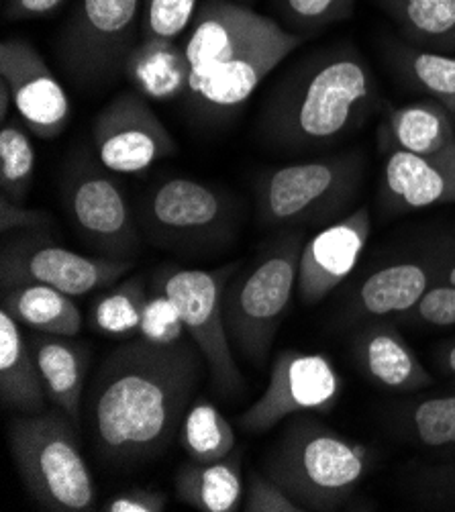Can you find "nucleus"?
<instances>
[{"label": "nucleus", "instance_id": "f257e3e1", "mask_svg": "<svg viewBox=\"0 0 455 512\" xmlns=\"http://www.w3.org/2000/svg\"><path fill=\"white\" fill-rule=\"evenodd\" d=\"M205 357L192 339L119 345L90 394V429L105 462L127 466L158 455L188 413Z\"/></svg>", "mask_w": 455, "mask_h": 512}, {"label": "nucleus", "instance_id": "f03ea898", "mask_svg": "<svg viewBox=\"0 0 455 512\" xmlns=\"http://www.w3.org/2000/svg\"><path fill=\"white\" fill-rule=\"evenodd\" d=\"M378 107L372 68L356 47L341 43L317 49L278 82L258 129L274 151L300 156L358 131Z\"/></svg>", "mask_w": 455, "mask_h": 512}, {"label": "nucleus", "instance_id": "7ed1b4c3", "mask_svg": "<svg viewBox=\"0 0 455 512\" xmlns=\"http://www.w3.org/2000/svg\"><path fill=\"white\" fill-rule=\"evenodd\" d=\"M370 470V451L360 441L313 419L288 425L266 457V474L302 510L343 506Z\"/></svg>", "mask_w": 455, "mask_h": 512}, {"label": "nucleus", "instance_id": "20e7f679", "mask_svg": "<svg viewBox=\"0 0 455 512\" xmlns=\"http://www.w3.org/2000/svg\"><path fill=\"white\" fill-rule=\"evenodd\" d=\"M9 443L21 480L41 508L94 510L96 486L68 415H21L9 425Z\"/></svg>", "mask_w": 455, "mask_h": 512}, {"label": "nucleus", "instance_id": "39448f33", "mask_svg": "<svg viewBox=\"0 0 455 512\" xmlns=\"http://www.w3.org/2000/svg\"><path fill=\"white\" fill-rule=\"evenodd\" d=\"M362 180L360 153L286 164L260 178L258 215L272 227L331 223L356 198Z\"/></svg>", "mask_w": 455, "mask_h": 512}, {"label": "nucleus", "instance_id": "423d86ee", "mask_svg": "<svg viewBox=\"0 0 455 512\" xmlns=\"http://www.w3.org/2000/svg\"><path fill=\"white\" fill-rule=\"evenodd\" d=\"M141 15L143 0H78L56 45L68 80L96 90L125 76V62L141 39Z\"/></svg>", "mask_w": 455, "mask_h": 512}, {"label": "nucleus", "instance_id": "0eeeda50", "mask_svg": "<svg viewBox=\"0 0 455 512\" xmlns=\"http://www.w3.org/2000/svg\"><path fill=\"white\" fill-rule=\"evenodd\" d=\"M302 235L292 233L278 241L260 264L225 296V321L233 347L251 364L264 366L284 319L302 253Z\"/></svg>", "mask_w": 455, "mask_h": 512}, {"label": "nucleus", "instance_id": "6e6552de", "mask_svg": "<svg viewBox=\"0 0 455 512\" xmlns=\"http://www.w3.org/2000/svg\"><path fill=\"white\" fill-rule=\"evenodd\" d=\"M225 278L227 272L170 268L154 280V288L176 304L186 335L205 357L213 386L223 396L235 398L245 390V382L235 364L225 321Z\"/></svg>", "mask_w": 455, "mask_h": 512}, {"label": "nucleus", "instance_id": "1a4fd4ad", "mask_svg": "<svg viewBox=\"0 0 455 512\" xmlns=\"http://www.w3.org/2000/svg\"><path fill=\"white\" fill-rule=\"evenodd\" d=\"M100 162L78 158L64 178V207L82 239L105 258L129 260L141 237L123 186Z\"/></svg>", "mask_w": 455, "mask_h": 512}, {"label": "nucleus", "instance_id": "9d476101", "mask_svg": "<svg viewBox=\"0 0 455 512\" xmlns=\"http://www.w3.org/2000/svg\"><path fill=\"white\" fill-rule=\"evenodd\" d=\"M129 266V260L82 255L45 233H13L0 255V280L3 288L45 284L68 296H84L117 284Z\"/></svg>", "mask_w": 455, "mask_h": 512}, {"label": "nucleus", "instance_id": "9b49d317", "mask_svg": "<svg viewBox=\"0 0 455 512\" xmlns=\"http://www.w3.org/2000/svg\"><path fill=\"white\" fill-rule=\"evenodd\" d=\"M147 237L162 245H196L223 239L235 221L231 198L192 178H170L141 198Z\"/></svg>", "mask_w": 455, "mask_h": 512}, {"label": "nucleus", "instance_id": "f8f14e48", "mask_svg": "<svg viewBox=\"0 0 455 512\" xmlns=\"http://www.w3.org/2000/svg\"><path fill=\"white\" fill-rule=\"evenodd\" d=\"M341 376L323 353L282 351L262 398L239 417L247 433H266L280 421L302 413H329L341 398Z\"/></svg>", "mask_w": 455, "mask_h": 512}, {"label": "nucleus", "instance_id": "ddd939ff", "mask_svg": "<svg viewBox=\"0 0 455 512\" xmlns=\"http://www.w3.org/2000/svg\"><path fill=\"white\" fill-rule=\"evenodd\" d=\"M96 160L113 174H141L172 158L178 143L137 90L115 96L92 123Z\"/></svg>", "mask_w": 455, "mask_h": 512}, {"label": "nucleus", "instance_id": "4468645a", "mask_svg": "<svg viewBox=\"0 0 455 512\" xmlns=\"http://www.w3.org/2000/svg\"><path fill=\"white\" fill-rule=\"evenodd\" d=\"M0 78L9 84L13 107L35 137L56 139L64 133L70 121V98L33 43L21 37L3 41Z\"/></svg>", "mask_w": 455, "mask_h": 512}, {"label": "nucleus", "instance_id": "2eb2a0df", "mask_svg": "<svg viewBox=\"0 0 455 512\" xmlns=\"http://www.w3.org/2000/svg\"><path fill=\"white\" fill-rule=\"evenodd\" d=\"M280 27L278 21L233 0H202L184 39L190 64L188 86L213 68L245 54Z\"/></svg>", "mask_w": 455, "mask_h": 512}, {"label": "nucleus", "instance_id": "dca6fc26", "mask_svg": "<svg viewBox=\"0 0 455 512\" xmlns=\"http://www.w3.org/2000/svg\"><path fill=\"white\" fill-rule=\"evenodd\" d=\"M305 37L280 27L245 54L213 68L198 82L188 86V100L205 113H229L258 90V86L292 54Z\"/></svg>", "mask_w": 455, "mask_h": 512}, {"label": "nucleus", "instance_id": "f3484780", "mask_svg": "<svg viewBox=\"0 0 455 512\" xmlns=\"http://www.w3.org/2000/svg\"><path fill=\"white\" fill-rule=\"evenodd\" d=\"M372 233L368 207L323 227L302 245L298 266V296L315 304L327 298L356 270Z\"/></svg>", "mask_w": 455, "mask_h": 512}, {"label": "nucleus", "instance_id": "a211bd4d", "mask_svg": "<svg viewBox=\"0 0 455 512\" xmlns=\"http://www.w3.org/2000/svg\"><path fill=\"white\" fill-rule=\"evenodd\" d=\"M380 198L390 213L455 202V143L429 156L386 151Z\"/></svg>", "mask_w": 455, "mask_h": 512}, {"label": "nucleus", "instance_id": "6ab92c4d", "mask_svg": "<svg viewBox=\"0 0 455 512\" xmlns=\"http://www.w3.org/2000/svg\"><path fill=\"white\" fill-rule=\"evenodd\" d=\"M356 357L366 376L388 390L413 392L433 384L411 345L384 321H374L358 335Z\"/></svg>", "mask_w": 455, "mask_h": 512}, {"label": "nucleus", "instance_id": "aec40b11", "mask_svg": "<svg viewBox=\"0 0 455 512\" xmlns=\"http://www.w3.org/2000/svg\"><path fill=\"white\" fill-rule=\"evenodd\" d=\"M29 343L47 398L58 406V411L68 415L74 425H78L88 368L86 347L82 343H74L72 337L41 331H35Z\"/></svg>", "mask_w": 455, "mask_h": 512}, {"label": "nucleus", "instance_id": "412c9836", "mask_svg": "<svg viewBox=\"0 0 455 512\" xmlns=\"http://www.w3.org/2000/svg\"><path fill=\"white\" fill-rule=\"evenodd\" d=\"M433 280L427 260L388 264L360 284L353 296V315L362 319H386L411 313Z\"/></svg>", "mask_w": 455, "mask_h": 512}, {"label": "nucleus", "instance_id": "4be33fe9", "mask_svg": "<svg viewBox=\"0 0 455 512\" xmlns=\"http://www.w3.org/2000/svg\"><path fill=\"white\" fill-rule=\"evenodd\" d=\"M382 151H407L429 156L455 143L453 115L435 100L388 107L378 131Z\"/></svg>", "mask_w": 455, "mask_h": 512}, {"label": "nucleus", "instance_id": "5701e85b", "mask_svg": "<svg viewBox=\"0 0 455 512\" xmlns=\"http://www.w3.org/2000/svg\"><path fill=\"white\" fill-rule=\"evenodd\" d=\"M125 78L147 100L170 102L188 92L190 64L174 39L141 37L125 62Z\"/></svg>", "mask_w": 455, "mask_h": 512}, {"label": "nucleus", "instance_id": "b1692460", "mask_svg": "<svg viewBox=\"0 0 455 512\" xmlns=\"http://www.w3.org/2000/svg\"><path fill=\"white\" fill-rule=\"evenodd\" d=\"M0 398L19 415H39L47 411L49 400L31 343L7 311L0 313Z\"/></svg>", "mask_w": 455, "mask_h": 512}, {"label": "nucleus", "instance_id": "393cba45", "mask_svg": "<svg viewBox=\"0 0 455 512\" xmlns=\"http://www.w3.org/2000/svg\"><path fill=\"white\" fill-rule=\"evenodd\" d=\"M72 298L45 284H21L5 288L3 311L29 329L76 337L82 329V313Z\"/></svg>", "mask_w": 455, "mask_h": 512}, {"label": "nucleus", "instance_id": "a878e982", "mask_svg": "<svg viewBox=\"0 0 455 512\" xmlns=\"http://www.w3.org/2000/svg\"><path fill=\"white\" fill-rule=\"evenodd\" d=\"M404 41L431 51L455 49V0H378Z\"/></svg>", "mask_w": 455, "mask_h": 512}, {"label": "nucleus", "instance_id": "bb28decb", "mask_svg": "<svg viewBox=\"0 0 455 512\" xmlns=\"http://www.w3.org/2000/svg\"><path fill=\"white\" fill-rule=\"evenodd\" d=\"M176 494L202 512H233L241 504L243 480L237 459L184 466L176 476Z\"/></svg>", "mask_w": 455, "mask_h": 512}, {"label": "nucleus", "instance_id": "cd10ccee", "mask_svg": "<svg viewBox=\"0 0 455 512\" xmlns=\"http://www.w3.org/2000/svg\"><path fill=\"white\" fill-rule=\"evenodd\" d=\"M390 58L404 78L455 117V56L396 43L390 47Z\"/></svg>", "mask_w": 455, "mask_h": 512}, {"label": "nucleus", "instance_id": "c85d7f7f", "mask_svg": "<svg viewBox=\"0 0 455 512\" xmlns=\"http://www.w3.org/2000/svg\"><path fill=\"white\" fill-rule=\"evenodd\" d=\"M182 445L192 462H221L235 447V431L213 402L198 400L182 421Z\"/></svg>", "mask_w": 455, "mask_h": 512}, {"label": "nucleus", "instance_id": "c756f323", "mask_svg": "<svg viewBox=\"0 0 455 512\" xmlns=\"http://www.w3.org/2000/svg\"><path fill=\"white\" fill-rule=\"evenodd\" d=\"M147 298L143 280L139 276L129 278L92 304L90 323L109 337H133L139 333Z\"/></svg>", "mask_w": 455, "mask_h": 512}, {"label": "nucleus", "instance_id": "7c9ffc66", "mask_svg": "<svg viewBox=\"0 0 455 512\" xmlns=\"http://www.w3.org/2000/svg\"><path fill=\"white\" fill-rule=\"evenodd\" d=\"M23 121H7L0 129V190L13 202L25 204L35 176V147Z\"/></svg>", "mask_w": 455, "mask_h": 512}, {"label": "nucleus", "instance_id": "2f4dec72", "mask_svg": "<svg viewBox=\"0 0 455 512\" xmlns=\"http://www.w3.org/2000/svg\"><path fill=\"white\" fill-rule=\"evenodd\" d=\"M276 7L294 33L305 37L349 21L356 13L358 0H276Z\"/></svg>", "mask_w": 455, "mask_h": 512}, {"label": "nucleus", "instance_id": "473e14b6", "mask_svg": "<svg viewBox=\"0 0 455 512\" xmlns=\"http://www.w3.org/2000/svg\"><path fill=\"white\" fill-rule=\"evenodd\" d=\"M409 429L421 445H455V394L435 396L417 402L409 413Z\"/></svg>", "mask_w": 455, "mask_h": 512}, {"label": "nucleus", "instance_id": "72a5a7b5", "mask_svg": "<svg viewBox=\"0 0 455 512\" xmlns=\"http://www.w3.org/2000/svg\"><path fill=\"white\" fill-rule=\"evenodd\" d=\"M200 0H143L141 37L178 41L192 25Z\"/></svg>", "mask_w": 455, "mask_h": 512}, {"label": "nucleus", "instance_id": "f704fd0d", "mask_svg": "<svg viewBox=\"0 0 455 512\" xmlns=\"http://www.w3.org/2000/svg\"><path fill=\"white\" fill-rule=\"evenodd\" d=\"M186 329L180 319L176 304L160 290L147 298L143 321L139 327V337L154 343H176L184 339Z\"/></svg>", "mask_w": 455, "mask_h": 512}, {"label": "nucleus", "instance_id": "c9c22d12", "mask_svg": "<svg viewBox=\"0 0 455 512\" xmlns=\"http://www.w3.org/2000/svg\"><path fill=\"white\" fill-rule=\"evenodd\" d=\"M247 512H305L270 476L251 474L245 508Z\"/></svg>", "mask_w": 455, "mask_h": 512}, {"label": "nucleus", "instance_id": "e433bc0d", "mask_svg": "<svg viewBox=\"0 0 455 512\" xmlns=\"http://www.w3.org/2000/svg\"><path fill=\"white\" fill-rule=\"evenodd\" d=\"M413 315L431 327H453L455 325V286L443 282L429 286L421 300L415 304Z\"/></svg>", "mask_w": 455, "mask_h": 512}, {"label": "nucleus", "instance_id": "4c0bfd02", "mask_svg": "<svg viewBox=\"0 0 455 512\" xmlns=\"http://www.w3.org/2000/svg\"><path fill=\"white\" fill-rule=\"evenodd\" d=\"M54 219L47 211L29 209L25 204L0 196V231L11 233H47L52 231Z\"/></svg>", "mask_w": 455, "mask_h": 512}, {"label": "nucleus", "instance_id": "58836bf2", "mask_svg": "<svg viewBox=\"0 0 455 512\" xmlns=\"http://www.w3.org/2000/svg\"><path fill=\"white\" fill-rule=\"evenodd\" d=\"M168 496L160 490L133 488L105 504V512H164Z\"/></svg>", "mask_w": 455, "mask_h": 512}, {"label": "nucleus", "instance_id": "ea45409f", "mask_svg": "<svg viewBox=\"0 0 455 512\" xmlns=\"http://www.w3.org/2000/svg\"><path fill=\"white\" fill-rule=\"evenodd\" d=\"M66 0H5L3 15L7 21H35L54 15Z\"/></svg>", "mask_w": 455, "mask_h": 512}, {"label": "nucleus", "instance_id": "a19ab883", "mask_svg": "<svg viewBox=\"0 0 455 512\" xmlns=\"http://www.w3.org/2000/svg\"><path fill=\"white\" fill-rule=\"evenodd\" d=\"M437 480H439V486H437V492L441 496H445L447 500H453L455 502V468H447V470H441L437 472Z\"/></svg>", "mask_w": 455, "mask_h": 512}, {"label": "nucleus", "instance_id": "79ce46f5", "mask_svg": "<svg viewBox=\"0 0 455 512\" xmlns=\"http://www.w3.org/2000/svg\"><path fill=\"white\" fill-rule=\"evenodd\" d=\"M11 105H15L11 88H9V84L3 78H0V121H3V123H7L9 117H11L9 115Z\"/></svg>", "mask_w": 455, "mask_h": 512}, {"label": "nucleus", "instance_id": "37998d69", "mask_svg": "<svg viewBox=\"0 0 455 512\" xmlns=\"http://www.w3.org/2000/svg\"><path fill=\"white\" fill-rule=\"evenodd\" d=\"M447 284L455 286V253L451 255V260H447V268H445V280Z\"/></svg>", "mask_w": 455, "mask_h": 512}, {"label": "nucleus", "instance_id": "c03bdc74", "mask_svg": "<svg viewBox=\"0 0 455 512\" xmlns=\"http://www.w3.org/2000/svg\"><path fill=\"white\" fill-rule=\"evenodd\" d=\"M445 364H447V368L453 372V376H455V345H451L449 349H447V353H445Z\"/></svg>", "mask_w": 455, "mask_h": 512}]
</instances>
